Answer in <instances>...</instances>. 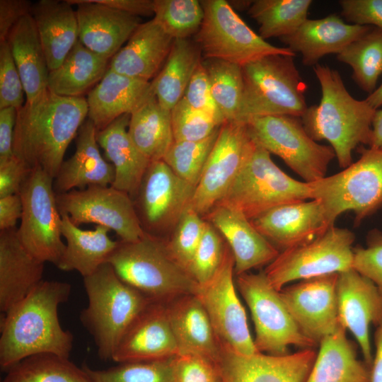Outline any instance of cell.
<instances>
[{
	"mask_svg": "<svg viewBox=\"0 0 382 382\" xmlns=\"http://www.w3.org/2000/svg\"><path fill=\"white\" fill-rule=\"evenodd\" d=\"M45 262L20 241L17 229L0 231V311L4 314L43 281Z\"/></svg>",
	"mask_w": 382,
	"mask_h": 382,
	"instance_id": "obj_26",
	"label": "cell"
},
{
	"mask_svg": "<svg viewBox=\"0 0 382 382\" xmlns=\"http://www.w3.org/2000/svg\"><path fill=\"white\" fill-rule=\"evenodd\" d=\"M174 357L120 363L103 370L93 369L87 365L82 367L92 382H173Z\"/></svg>",
	"mask_w": 382,
	"mask_h": 382,
	"instance_id": "obj_45",
	"label": "cell"
},
{
	"mask_svg": "<svg viewBox=\"0 0 382 382\" xmlns=\"http://www.w3.org/2000/svg\"><path fill=\"white\" fill-rule=\"evenodd\" d=\"M83 279L88 305L81 311V323L98 357L112 360L126 330L152 300L122 280L108 262Z\"/></svg>",
	"mask_w": 382,
	"mask_h": 382,
	"instance_id": "obj_4",
	"label": "cell"
},
{
	"mask_svg": "<svg viewBox=\"0 0 382 382\" xmlns=\"http://www.w3.org/2000/svg\"><path fill=\"white\" fill-rule=\"evenodd\" d=\"M151 92V81L132 78L108 68L100 81L88 92V117L97 131L117 117L132 114Z\"/></svg>",
	"mask_w": 382,
	"mask_h": 382,
	"instance_id": "obj_30",
	"label": "cell"
},
{
	"mask_svg": "<svg viewBox=\"0 0 382 382\" xmlns=\"http://www.w3.org/2000/svg\"><path fill=\"white\" fill-rule=\"evenodd\" d=\"M359 150L356 162L309 183L311 199L322 203L332 225L347 211L354 213L358 224L382 207V151L371 147Z\"/></svg>",
	"mask_w": 382,
	"mask_h": 382,
	"instance_id": "obj_8",
	"label": "cell"
},
{
	"mask_svg": "<svg viewBox=\"0 0 382 382\" xmlns=\"http://www.w3.org/2000/svg\"><path fill=\"white\" fill-rule=\"evenodd\" d=\"M316 356L312 348L282 356L245 355L221 349L216 365L221 382H306Z\"/></svg>",
	"mask_w": 382,
	"mask_h": 382,
	"instance_id": "obj_19",
	"label": "cell"
},
{
	"mask_svg": "<svg viewBox=\"0 0 382 382\" xmlns=\"http://www.w3.org/2000/svg\"><path fill=\"white\" fill-rule=\"evenodd\" d=\"M214 99L226 121H236L243 95L242 66L228 62L202 60Z\"/></svg>",
	"mask_w": 382,
	"mask_h": 382,
	"instance_id": "obj_42",
	"label": "cell"
},
{
	"mask_svg": "<svg viewBox=\"0 0 382 382\" xmlns=\"http://www.w3.org/2000/svg\"><path fill=\"white\" fill-rule=\"evenodd\" d=\"M60 214L79 226L95 224L113 231L124 242H134L144 235L132 197L112 186L91 185L56 194Z\"/></svg>",
	"mask_w": 382,
	"mask_h": 382,
	"instance_id": "obj_14",
	"label": "cell"
},
{
	"mask_svg": "<svg viewBox=\"0 0 382 382\" xmlns=\"http://www.w3.org/2000/svg\"><path fill=\"white\" fill-rule=\"evenodd\" d=\"M371 28L346 23L341 16L331 13L319 19H307L294 33L279 39L292 52L301 54L305 66H314L323 57L340 54Z\"/></svg>",
	"mask_w": 382,
	"mask_h": 382,
	"instance_id": "obj_25",
	"label": "cell"
},
{
	"mask_svg": "<svg viewBox=\"0 0 382 382\" xmlns=\"http://www.w3.org/2000/svg\"><path fill=\"white\" fill-rule=\"evenodd\" d=\"M236 285L252 316L258 352L282 356L288 354L290 345L304 349L317 346L296 325L264 271L236 275Z\"/></svg>",
	"mask_w": 382,
	"mask_h": 382,
	"instance_id": "obj_12",
	"label": "cell"
},
{
	"mask_svg": "<svg viewBox=\"0 0 382 382\" xmlns=\"http://www.w3.org/2000/svg\"><path fill=\"white\" fill-rule=\"evenodd\" d=\"M374 342L376 350L370 367L369 382H382V320L376 325Z\"/></svg>",
	"mask_w": 382,
	"mask_h": 382,
	"instance_id": "obj_59",
	"label": "cell"
},
{
	"mask_svg": "<svg viewBox=\"0 0 382 382\" xmlns=\"http://www.w3.org/2000/svg\"><path fill=\"white\" fill-rule=\"evenodd\" d=\"M109 60L79 40L60 66L50 71L47 88L60 96L81 97L103 77L109 68Z\"/></svg>",
	"mask_w": 382,
	"mask_h": 382,
	"instance_id": "obj_38",
	"label": "cell"
},
{
	"mask_svg": "<svg viewBox=\"0 0 382 382\" xmlns=\"http://www.w3.org/2000/svg\"><path fill=\"white\" fill-rule=\"evenodd\" d=\"M307 199H311L309 183L286 174L253 139L245 163L217 204L233 207L252 220L275 207Z\"/></svg>",
	"mask_w": 382,
	"mask_h": 382,
	"instance_id": "obj_7",
	"label": "cell"
},
{
	"mask_svg": "<svg viewBox=\"0 0 382 382\" xmlns=\"http://www.w3.org/2000/svg\"><path fill=\"white\" fill-rule=\"evenodd\" d=\"M173 382H221L216 364L204 357L177 355L173 361Z\"/></svg>",
	"mask_w": 382,
	"mask_h": 382,
	"instance_id": "obj_52",
	"label": "cell"
},
{
	"mask_svg": "<svg viewBox=\"0 0 382 382\" xmlns=\"http://www.w3.org/2000/svg\"><path fill=\"white\" fill-rule=\"evenodd\" d=\"M354 233L335 226L314 239L283 250L264 272L278 291L287 284L353 268Z\"/></svg>",
	"mask_w": 382,
	"mask_h": 382,
	"instance_id": "obj_10",
	"label": "cell"
},
{
	"mask_svg": "<svg viewBox=\"0 0 382 382\" xmlns=\"http://www.w3.org/2000/svg\"><path fill=\"white\" fill-rule=\"evenodd\" d=\"M76 4L79 40L94 53L111 59L141 23L140 17L98 3L67 0Z\"/></svg>",
	"mask_w": 382,
	"mask_h": 382,
	"instance_id": "obj_24",
	"label": "cell"
},
{
	"mask_svg": "<svg viewBox=\"0 0 382 382\" xmlns=\"http://www.w3.org/2000/svg\"><path fill=\"white\" fill-rule=\"evenodd\" d=\"M195 188L163 160L151 161L132 197L144 231L161 238L172 229L190 206Z\"/></svg>",
	"mask_w": 382,
	"mask_h": 382,
	"instance_id": "obj_16",
	"label": "cell"
},
{
	"mask_svg": "<svg viewBox=\"0 0 382 382\" xmlns=\"http://www.w3.org/2000/svg\"><path fill=\"white\" fill-rule=\"evenodd\" d=\"M97 129L85 120L76 137L74 154L64 161L54 178L56 194L83 190L91 185L111 186L115 179L113 166L101 156L96 139Z\"/></svg>",
	"mask_w": 382,
	"mask_h": 382,
	"instance_id": "obj_27",
	"label": "cell"
},
{
	"mask_svg": "<svg viewBox=\"0 0 382 382\" xmlns=\"http://www.w3.org/2000/svg\"><path fill=\"white\" fill-rule=\"evenodd\" d=\"M246 125L256 142L282 159L306 183L325 177L330 162L336 158L332 146L320 144L308 134L301 117L264 116Z\"/></svg>",
	"mask_w": 382,
	"mask_h": 382,
	"instance_id": "obj_11",
	"label": "cell"
},
{
	"mask_svg": "<svg viewBox=\"0 0 382 382\" xmlns=\"http://www.w3.org/2000/svg\"><path fill=\"white\" fill-rule=\"evenodd\" d=\"M32 6L27 0H0V42L6 40L17 23L30 14Z\"/></svg>",
	"mask_w": 382,
	"mask_h": 382,
	"instance_id": "obj_55",
	"label": "cell"
},
{
	"mask_svg": "<svg viewBox=\"0 0 382 382\" xmlns=\"http://www.w3.org/2000/svg\"><path fill=\"white\" fill-rule=\"evenodd\" d=\"M366 100L375 110L382 107V83L372 93L367 96Z\"/></svg>",
	"mask_w": 382,
	"mask_h": 382,
	"instance_id": "obj_61",
	"label": "cell"
},
{
	"mask_svg": "<svg viewBox=\"0 0 382 382\" xmlns=\"http://www.w3.org/2000/svg\"><path fill=\"white\" fill-rule=\"evenodd\" d=\"M337 296L339 321L352 333L371 367L369 328L382 320V296L371 280L351 268L338 273Z\"/></svg>",
	"mask_w": 382,
	"mask_h": 382,
	"instance_id": "obj_20",
	"label": "cell"
},
{
	"mask_svg": "<svg viewBox=\"0 0 382 382\" xmlns=\"http://www.w3.org/2000/svg\"><path fill=\"white\" fill-rule=\"evenodd\" d=\"M71 286L61 281L41 282L0 320V366L3 371L37 354L69 359L72 333L59 322L58 308L71 295Z\"/></svg>",
	"mask_w": 382,
	"mask_h": 382,
	"instance_id": "obj_1",
	"label": "cell"
},
{
	"mask_svg": "<svg viewBox=\"0 0 382 382\" xmlns=\"http://www.w3.org/2000/svg\"><path fill=\"white\" fill-rule=\"evenodd\" d=\"M338 273L322 275L285 286L279 292L302 333L317 345L337 328Z\"/></svg>",
	"mask_w": 382,
	"mask_h": 382,
	"instance_id": "obj_18",
	"label": "cell"
},
{
	"mask_svg": "<svg viewBox=\"0 0 382 382\" xmlns=\"http://www.w3.org/2000/svg\"><path fill=\"white\" fill-rule=\"evenodd\" d=\"M221 233L234 258V274L271 263L279 250L265 238L241 211L217 204L204 216Z\"/></svg>",
	"mask_w": 382,
	"mask_h": 382,
	"instance_id": "obj_23",
	"label": "cell"
},
{
	"mask_svg": "<svg viewBox=\"0 0 382 382\" xmlns=\"http://www.w3.org/2000/svg\"><path fill=\"white\" fill-rule=\"evenodd\" d=\"M174 39L154 19L141 23L111 59L109 69L150 81L165 63Z\"/></svg>",
	"mask_w": 382,
	"mask_h": 382,
	"instance_id": "obj_28",
	"label": "cell"
},
{
	"mask_svg": "<svg viewBox=\"0 0 382 382\" xmlns=\"http://www.w3.org/2000/svg\"><path fill=\"white\" fill-rule=\"evenodd\" d=\"M228 248L221 233L207 221L187 270L199 286L206 284L215 275L224 260Z\"/></svg>",
	"mask_w": 382,
	"mask_h": 382,
	"instance_id": "obj_47",
	"label": "cell"
},
{
	"mask_svg": "<svg viewBox=\"0 0 382 382\" xmlns=\"http://www.w3.org/2000/svg\"><path fill=\"white\" fill-rule=\"evenodd\" d=\"M311 0H256L248 9L264 40L294 33L308 18Z\"/></svg>",
	"mask_w": 382,
	"mask_h": 382,
	"instance_id": "obj_39",
	"label": "cell"
},
{
	"mask_svg": "<svg viewBox=\"0 0 382 382\" xmlns=\"http://www.w3.org/2000/svg\"><path fill=\"white\" fill-rule=\"evenodd\" d=\"M178 354L206 357L215 364L221 348L209 318L195 294H185L166 302Z\"/></svg>",
	"mask_w": 382,
	"mask_h": 382,
	"instance_id": "obj_29",
	"label": "cell"
},
{
	"mask_svg": "<svg viewBox=\"0 0 382 382\" xmlns=\"http://www.w3.org/2000/svg\"><path fill=\"white\" fill-rule=\"evenodd\" d=\"M183 98L194 109L209 116L218 126L226 122L212 96L209 77L202 61L192 75Z\"/></svg>",
	"mask_w": 382,
	"mask_h": 382,
	"instance_id": "obj_50",
	"label": "cell"
},
{
	"mask_svg": "<svg viewBox=\"0 0 382 382\" xmlns=\"http://www.w3.org/2000/svg\"><path fill=\"white\" fill-rule=\"evenodd\" d=\"M197 43L189 39L174 40L161 71L151 81V89L159 104L171 111L183 98L196 69L202 62Z\"/></svg>",
	"mask_w": 382,
	"mask_h": 382,
	"instance_id": "obj_37",
	"label": "cell"
},
{
	"mask_svg": "<svg viewBox=\"0 0 382 382\" xmlns=\"http://www.w3.org/2000/svg\"><path fill=\"white\" fill-rule=\"evenodd\" d=\"M31 169L15 155L0 163V198L18 194Z\"/></svg>",
	"mask_w": 382,
	"mask_h": 382,
	"instance_id": "obj_54",
	"label": "cell"
},
{
	"mask_svg": "<svg viewBox=\"0 0 382 382\" xmlns=\"http://www.w3.org/2000/svg\"><path fill=\"white\" fill-rule=\"evenodd\" d=\"M337 59L352 68V79L361 90L372 93L382 74V30L371 27L337 54Z\"/></svg>",
	"mask_w": 382,
	"mask_h": 382,
	"instance_id": "obj_40",
	"label": "cell"
},
{
	"mask_svg": "<svg viewBox=\"0 0 382 382\" xmlns=\"http://www.w3.org/2000/svg\"><path fill=\"white\" fill-rule=\"evenodd\" d=\"M54 178L40 168L31 169L19 192L23 213L18 236L36 258L57 266L66 244L57 207Z\"/></svg>",
	"mask_w": 382,
	"mask_h": 382,
	"instance_id": "obj_13",
	"label": "cell"
},
{
	"mask_svg": "<svg viewBox=\"0 0 382 382\" xmlns=\"http://www.w3.org/2000/svg\"><path fill=\"white\" fill-rule=\"evenodd\" d=\"M18 110L13 107L0 109V163L13 156V135Z\"/></svg>",
	"mask_w": 382,
	"mask_h": 382,
	"instance_id": "obj_56",
	"label": "cell"
},
{
	"mask_svg": "<svg viewBox=\"0 0 382 382\" xmlns=\"http://www.w3.org/2000/svg\"><path fill=\"white\" fill-rule=\"evenodd\" d=\"M234 258L229 248L215 275L195 294L204 306L221 349L252 355L260 352L250 335L245 309L233 281Z\"/></svg>",
	"mask_w": 382,
	"mask_h": 382,
	"instance_id": "obj_15",
	"label": "cell"
},
{
	"mask_svg": "<svg viewBox=\"0 0 382 382\" xmlns=\"http://www.w3.org/2000/svg\"><path fill=\"white\" fill-rule=\"evenodd\" d=\"M340 322L319 343V351L306 382H369L370 367L357 357L354 344Z\"/></svg>",
	"mask_w": 382,
	"mask_h": 382,
	"instance_id": "obj_33",
	"label": "cell"
},
{
	"mask_svg": "<svg viewBox=\"0 0 382 382\" xmlns=\"http://www.w3.org/2000/svg\"><path fill=\"white\" fill-rule=\"evenodd\" d=\"M23 204L19 194L0 198V231L16 228L17 221L21 219Z\"/></svg>",
	"mask_w": 382,
	"mask_h": 382,
	"instance_id": "obj_57",
	"label": "cell"
},
{
	"mask_svg": "<svg viewBox=\"0 0 382 382\" xmlns=\"http://www.w3.org/2000/svg\"><path fill=\"white\" fill-rule=\"evenodd\" d=\"M129 135L138 149L151 161L163 160L174 141L171 112L164 109L151 92L131 115Z\"/></svg>",
	"mask_w": 382,
	"mask_h": 382,
	"instance_id": "obj_36",
	"label": "cell"
},
{
	"mask_svg": "<svg viewBox=\"0 0 382 382\" xmlns=\"http://www.w3.org/2000/svg\"><path fill=\"white\" fill-rule=\"evenodd\" d=\"M170 112L174 141L202 140L221 127L207 115L190 106L183 98Z\"/></svg>",
	"mask_w": 382,
	"mask_h": 382,
	"instance_id": "obj_48",
	"label": "cell"
},
{
	"mask_svg": "<svg viewBox=\"0 0 382 382\" xmlns=\"http://www.w3.org/2000/svg\"><path fill=\"white\" fill-rule=\"evenodd\" d=\"M368 146L382 151V110H376Z\"/></svg>",
	"mask_w": 382,
	"mask_h": 382,
	"instance_id": "obj_60",
	"label": "cell"
},
{
	"mask_svg": "<svg viewBox=\"0 0 382 382\" xmlns=\"http://www.w3.org/2000/svg\"><path fill=\"white\" fill-rule=\"evenodd\" d=\"M154 16L174 40L188 39L199 31L204 9L197 0H154Z\"/></svg>",
	"mask_w": 382,
	"mask_h": 382,
	"instance_id": "obj_43",
	"label": "cell"
},
{
	"mask_svg": "<svg viewBox=\"0 0 382 382\" xmlns=\"http://www.w3.org/2000/svg\"><path fill=\"white\" fill-rule=\"evenodd\" d=\"M6 41L23 83L26 101L32 100L48 89L50 71L30 14L17 23Z\"/></svg>",
	"mask_w": 382,
	"mask_h": 382,
	"instance_id": "obj_35",
	"label": "cell"
},
{
	"mask_svg": "<svg viewBox=\"0 0 382 382\" xmlns=\"http://www.w3.org/2000/svg\"><path fill=\"white\" fill-rule=\"evenodd\" d=\"M204 19L196 43L205 59L243 66L269 55L295 56L288 47L271 45L254 32L224 0L201 1Z\"/></svg>",
	"mask_w": 382,
	"mask_h": 382,
	"instance_id": "obj_9",
	"label": "cell"
},
{
	"mask_svg": "<svg viewBox=\"0 0 382 382\" xmlns=\"http://www.w3.org/2000/svg\"><path fill=\"white\" fill-rule=\"evenodd\" d=\"M313 71L321 88L318 105L308 107L301 117L308 134L316 141L326 140L343 169L352 163V151L369 144L376 112L365 100L354 98L347 91L340 74L327 65L317 64Z\"/></svg>",
	"mask_w": 382,
	"mask_h": 382,
	"instance_id": "obj_3",
	"label": "cell"
},
{
	"mask_svg": "<svg viewBox=\"0 0 382 382\" xmlns=\"http://www.w3.org/2000/svg\"><path fill=\"white\" fill-rule=\"evenodd\" d=\"M219 128L202 140L174 141L163 161L177 175L196 187L217 139Z\"/></svg>",
	"mask_w": 382,
	"mask_h": 382,
	"instance_id": "obj_44",
	"label": "cell"
},
{
	"mask_svg": "<svg viewBox=\"0 0 382 382\" xmlns=\"http://www.w3.org/2000/svg\"><path fill=\"white\" fill-rule=\"evenodd\" d=\"M341 16L352 24L382 30V0H340Z\"/></svg>",
	"mask_w": 382,
	"mask_h": 382,
	"instance_id": "obj_53",
	"label": "cell"
},
{
	"mask_svg": "<svg viewBox=\"0 0 382 382\" xmlns=\"http://www.w3.org/2000/svg\"><path fill=\"white\" fill-rule=\"evenodd\" d=\"M61 216V231L66 244L57 267L62 271H76L83 278L88 277L108 262L119 241L109 237L110 229L105 226L98 225L93 230H83L67 215Z\"/></svg>",
	"mask_w": 382,
	"mask_h": 382,
	"instance_id": "obj_34",
	"label": "cell"
},
{
	"mask_svg": "<svg viewBox=\"0 0 382 382\" xmlns=\"http://www.w3.org/2000/svg\"><path fill=\"white\" fill-rule=\"evenodd\" d=\"M253 145L247 125L224 122L196 186L191 207L203 217L224 197Z\"/></svg>",
	"mask_w": 382,
	"mask_h": 382,
	"instance_id": "obj_17",
	"label": "cell"
},
{
	"mask_svg": "<svg viewBox=\"0 0 382 382\" xmlns=\"http://www.w3.org/2000/svg\"><path fill=\"white\" fill-rule=\"evenodd\" d=\"M107 6L137 16L154 14V1L151 0H96Z\"/></svg>",
	"mask_w": 382,
	"mask_h": 382,
	"instance_id": "obj_58",
	"label": "cell"
},
{
	"mask_svg": "<svg viewBox=\"0 0 382 382\" xmlns=\"http://www.w3.org/2000/svg\"><path fill=\"white\" fill-rule=\"evenodd\" d=\"M178 354L166 302L152 301L126 330L112 360L119 363L148 361Z\"/></svg>",
	"mask_w": 382,
	"mask_h": 382,
	"instance_id": "obj_22",
	"label": "cell"
},
{
	"mask_svg": "<svg viewBox=\"0 0 382 382\" xmlns=\"http://www.w3.org/2000/svg\"><path fill=\"white\" fill-rule=\"evenodd\" d=\"M353 268L371 280L382 296V232L370 231L366 246L354 248Z\"/></svg>",
	"mask_w": 382,
	"mask_h": 382,
	"instance_id": "obj_51",
	"label": "cell"
},
{
	"mask_svg": "<svg viewBox=\"0 0 382 382\" xmlns=\"http://www.w3.org/2000/svg\"><path fill=\"white\" fill-rule=\"evenodd\" d=\"M6 371L1 382H92L83 367L48 354L26 358Z\"/></svg>",
	"mask_w": 382,
	"mask_h": 382,
	"instance_id": "obj_41",
	"label": "cell"
},
{
	"mask_svg": "<svg viewBox=\"0 0 382 382\" xmlns=\"http://www.w3.org/2000/svg\"><path fill=\"white\" fill-rule=\"evenodd\" d=\"M294 57L269 55L242 66L243 95L236 121L270 115L301 117L308 108L307 85Z\"/></svg>",
	"mask_w": 382,
	"mask_h": 382,
	"instance_id": "obj_6",
	"label": "cell"
},
{
	"mask_svg": "<svg viewBox=\"0 0 382 382\" xmlns=\"http://www.w3.org/2000/svg\"><path fill=\"white\" fill-rule=\"evenodd\" d=\"M250 221L265 238L282 250L311 241L334 226L318 199L282 204Z\"/></svg>",
	"mask_w": 382,
	"mask_h": 382,
	"instance_id": "obj_21",
	"label": "cell"
},
{
	"mask_svg": "<svg viewBox=\"0 0 382 382\" xmlns=\"http://www.w3.org/2000/svg\"><path fill=\"white\" fill-rule=\"evenodd\" d=\"M108 262L122 280L152 301L167 302L199 289L190 273L171 257L163 238L145 233L134 242L120 241Z\"/></svg>",
	"mask_w": 382,
	"mask_h": 382,
	"instance_id": "obj_5",
	"label": "cell"
},
{
	"mask_svg": "<svg viewBox=\"0 0 382 382\" xmlns=\"http://www.w3.org/2000/svg\"><path fill=\"white\" fill-rule=\"evenodd\" d=\"M33 19L49 71L58 68L79 41L76 11L67 0H40L33 4Z\"/></svg>",
	"mask_w": 382,
	"mask_h": 382,
	"instance_id": "obj_31",
	"label": "cell"
},
{
	"mask_svg": "<svg viewBox=\"0 0 382 382\" xmlns=\"http://www.w3.org/2000/svg\"><path fill=\"white\" fill-rule=\"evenodd\" d=\"M207 220L189 206L173 227L166 249L171 257L187 271L201 241ZM188 272V271H187Z\"/></svg>",
	"mask_w": 382,
	"mask_h": 382,
	"instance_id": "obj_46",
	"label": "cell"
},
{
	"mask_svg": "<svg viewBox=\"0 0 382 382\" xmlns=\"http://www.w3.org/2000/svg\"><path fill=\"white\" fill-rule=\"evenodd\" d=\"M130 114L117 117L97 131L96 139L115 169L111 186L132 197L151 162L135 146L128 133Z\"/></svg>",
	"mask_w": 382,
	"mask_h": 382,
	"instance_id": "obj_32",
	"label": "cell"
},
{
	"mask_svg": "<svg viewBox=\"0 0 382 382\" xmlns=\"http://www.w3.org/2000/svg\"><path fill=\"white\" fill-rule=\"evenodd\" d=\"M87 116L86 98L60 96L47 89L18 110L13 154L30 169L40 168L54 178Z\"/></svg>",
	"mask_w": 382,
	"mask_h": 382,
	"instance_id": "obj_2",
	"label": "cell"
},
{
	"mask_svg": "<svg viewBox=\"0 0 382 382\" xmlns=\"http://www.w3.org/2000/svg\"><path fill=\"white\" fill-rule=\"evenodd\" d=\"M24 88L6 40L0 42V109L23 105Z\"/></svg>",
	"mask_w": 382,
	"mask_h": 382,
	"instance_id": "obj_49",
	"label": "cell"
}]
</instances>
